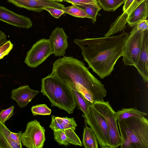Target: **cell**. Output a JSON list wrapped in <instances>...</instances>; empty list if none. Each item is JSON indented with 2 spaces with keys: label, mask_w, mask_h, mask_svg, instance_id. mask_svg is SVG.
Returning a JSON list of instances; mask_svg holds the SVG:
<instances>
[{
  "label": "cell",
  "mask_w": 148,
  "mask_h": 148,
  "mask_svg": "<svg viewBox=\"0 0 148 148\" xmlns=\"http://www.w3.org/2000/svg\"><path fill=\"white\" fill-rule=\"evenodd\" d=\"M143 32L136 25L133 27L125 44L122 56L124 65L135 66L136 64L141 49Z\"/></svg>",
  "instance_id": "52a82bcc"
},
{
  "label": "cell",
  "mask_w": 148,
  "mask_h": 148,
  "mask_svg": "<svg viewBox=\"0 0 148 148\" xmlns=\"http://www.w3.org/2000/svg\"><path fill=\"white\" fill-rule=\"evenodd\" d=\"M137 28L141 31L148 29V20L145 19L141 21L136 25Z\"/></svg>",
  "instance_id": "836d02e7"
},
{
  "label": "cell",
  "mask_w": 148,
  "mask_h": 148,
  "mask_svg": "<svg viewBox=\"0 0 148 148\" xmlns=\"http://www.w3.org/2000/svg\"><path fill=\"white\" fill-rule=\"evenodd\" d=\"M62 10L64 12V13L69 14L74 17L90 19L84 10L75 5L73 4L67 7H64Z\"/></svg>",
  "instance_id": "cb8c5ba5"
},
{
  "label": "cell",
  "mask_w": 148,
  "mask_h": 148,
  "mask_svg": "<svg viewBox=\"0 0 148 148\" xmlns=\"http://www.w3.org/2000/svg\"><path fill=\"white\" fill-rule=\"evenodd\" d=\"M75 87L77 91L80 92L86 99L92 103L94 102L92 95L85 88L80 85L76 86Z\"/></svg>",
  "instance_id": "83f0119b"
},
{
  "label": "cell",
  "mask_w": 148,
  "mask_h": 148,
  "mask_svg": "<svg viewBox=\"0 0 148 148\" xmlns=\"http://www.w3.org/2000/svg\"><path fill=\"white\" fill-rule=\"evenodd\" d=\"M129 35L123 30L117 36L73 41L81 48L84 60L89 67L103 79L111 74L117 61L122 56Z\"/></svg>",
  "instance_id": "6da1fadb"
},
{
  "label": "cell",
  "mask_w": 148,
  "mask_h": 148,
  "mask_svg": "<svg viewBox=\"0 0 148 148\" xmlns=\"http://www.w3.org/2000/svg\"><path fill=\"white\" fill-rule=\"evenodd\" d=\"M18 7L25 8L35 12H41L43 8L49 6L62 10L64 5L59 2L52 0H8Z\"/></svg>",
  "instance_id": "8fae6325"
},
{
  "label": "cell",
  "mask_w": 148,
  "mask_h": 148,
  "mask_svg": "<svg viewBox=\"0 0 148 148\" xmlns=\"http://www.w3.org/2000/svg\"><path fill=\"white\" fill-rule=\"evenodd\" d=\"M10 131L0 121V148H21L10 138Z\"/></svg>",
  "instance_id": "ac0fdd59"
},
{
  "label": "cell",
  "mask_w": 148,
  "mask_h": 148,
  "mask_svg": "<svg viewBox=\"0 0 148 148\" xmlns=\"http://www.w3.org/2000/svg\"><path fill=\"white\" fill-rule=\"evenodd\" d=\"M14 108V106H12L6 109H3L0 112V121L3 124L10 118L13 115Z\"/></svg>",
  "instance_id": "4316f807"
},
{
  "label": "cell",
  "mask_w": 148,
  "mask_h": 148,
  "mask_svg": "<svg viewBox=\"0 0 148 148\" xmlns=\"http://www.w3.org/2000/svg\"><path fill=\"white\" fill-rule=\"evenodd\" d=\"M148 15V0H145L129 15L127 23L133 27L141 21L146 19Z\"/></svg>",
  "instance_id": "2e32d148"
},
{
  "label": "cell",
  "mask_w": 148,
  "mask_h": 148,
  "mask_svg": "<svg viewBox=\"0 0 148 148\" xmlns=\"http://www.w3.org/2000/svg\"><path fill=\"white\" fill-rule=\"evenodd\" d=\"M8 41L5 34L0 30V47L6 42Z\"/></svg>",
  "instance_id": "e575fe53"
},
{
  "label": "cell",
  "mask_w": 148,
  "mask_h": 148,
  "mask_svg": "<svg viewBox=\"0 0 148 148\" xmlns=\"http://www.w3.org/2000/svg\"><path fill=\"white\" fill-rule=\"evenodd\" d=\"M13 44L10 40L0 47V59L8 55L13 47Z\"/></svg>",
  "instance_id": "f1b7e54d"
},
{
  "label": "cell",
  "mask_w": 148,
  "mask_h": 148,
  "mask_svg": "<svg viewBox=\"0 0 148 148\" xmlns=\"http://www.w3.org/2000/svg\"><path fill=\"white\" fill-rule=\"evenodd\" d=\"M134 0H125L124 3L123 10V12H125L129 8Z\"/></svg>",
  "instance_id": "d590c367"
},
{
  "label": "cell",
  "mask_w": 148,
  "mask_h": 148,
  "mask_svg": "<svg viewBox=\"0 0 148 148\" xmlns=\"http://www.w3.org/2000/svg\"><path fill=\"white\" fill-rule=\"evenodd\" d=\"M67 86L81 85L92 95L95 102L104 101V85L89 71L84 63L71 56H64L53 64L51 73Z\"/></svg>",
  "instance_id": "7a4b0ae2"
},
{
  "label": "cell",
  "mask_w": 148,
  "mask_h": 148,
  "mask_svg": "<svg viewBox=\"0 0 148 148\" xmlns=\"http://www.w3.org/2000/svg\"><path fill=\"white\" fill-rule=\"evenodd\" d=\"M54 138L59 145L67 146L72 144L82 146L79 138L74 131L71 129L53 131Z\"/></svg>",
  "instance_id": "9a60e30c"
},
{
  "label": "cell",
  "mask_w": 148,
  "mask_h": 148,
  "mask_svg": "<svg viewBox=\"0 0 148 148\" xmlns=\"http://www.w3.org/2000/svg\"><path fill=\"white\" fill-rule=\"evenodd\" d=\"M82 144L86 148H98V143L96 137L90 127L84 128Z\"/></svg>",
  "instance_id": "ffe728a7"
},
{
  "label": "cell",
  "mask_w": 148,
  "mask_h": 148,
  "mask_svg": "<svg viewBox=\"0 0 148 148\" xmlns=\"http://www.w3.org/2000/svg\"><path fill=\"white\" fill-rule=\"evenodd\" d=\"M121 148H148V120L145 117L117 120Z\"/></svg>",
  "instance_id": "3957f363"
},
{
  "label": "cell",
  "mask_w": 148,
  "mask_h": 148,
  "mask_svg": "<svg viewBox=\"0 0 148 148\" xmlns=\"http://www.w3.org/2000/svg\"><path fill=\"white\" fill-rule=\"evenodd\" d=\"M68 87L72 90L76 101L78 109L82 111L85 117L87 115L89 105L92 103L77 91L75 86H71Z\"/></svg>",
  "instance_id": "7402d4cb"
},
{
  "label": "cell",
  "mask_w": 148,
  "mask_h": 148,
  "mask_svg": "<svg viewBox=\"0 0 148 148\" xmlns=\"http://www.w3.org/2000/svg\"><path fill=\"white\" fill-rule=\"evenodd\" d=\"M145 0H134L128 10L125 12L129 15L140 4Z\"/></svg>",
  "instance_id": "d6a6232c"
},
{
  "label": "cell",
  "mask_w": 148,
  "mask_h": 148,
  "mask_svg": "<svg viewBox=\"0 0 148 148\" xmlns=\"http://www.w3.org/2000/svg\"><path fill=\"white\" fill-rule=\"evenodd\" d=\"M21 131H19L17 133L11 132L10 136L11 139L18 145L22 146L21 141V135L22 134Z\"/></svg>",
  "instance_id": "1f68e13d"
},
{
  "label": "cell",
  "mask_w": 148,
  "mask_h": 148,
  "mask_svg": "<svg viewBox=\"0 0 148 148\" xmlns=\"http://www.w3.org/2000/svg\"><path fill=\"white\" fill-rule=\"evenodd\" d=\"M128 16V14L126 12H123L111 24L109 30L104 35V36H111L119 32L124 30L126 24L127 23Z\"/></svg>",
  "instance_id": "d6986e66"
},
{
  "label": "cell",
  "mask_w": 148,
  "mask_h": 148,
  "mask_svg": "<svg viewBox=\"0 0 148 148\" xmlns=\"http://www.w3.org/2000/svg\"><path fill=\"white\" fill-rule=\"evenodd\" d=\"M76 5L84 10L90 19L94 22H96L97 13L102 8L99 5H95L87 4Z\"/></svg>",
  "instance_id": "d4e9b609"
},
{
  "label": "cell",
  "mask_w": 148,
  "mask_h": 148,
  "mask_svg": "<svg viewBox=\"0 0 148 148\" xmlns=\"http://www.w3.org/2000/svg\"><path fill=\"white\" fill-rule=\"evenodd\" d=\"M97 111L102 116L107 125L111 148L120 146L121 138L116 118V112L107 101H96L92 103Z\"/></svg>",
  "instance_id": "5b68a950"
},
{
  "label": "cell",
  "mask_w": 148,
  "mask_h": 148,
  "mask_svg": "<svg viewBox=\"0 0 148 148\" xmlns=\"http://www.w3.org/2000/svg\"><path fill=\"white\" fill-rule=\"evenodd\" d=\"M0 20L20 28L28 29L32 26L30 18L19 15L0 6Z\"/></svg>",
  "instance_id": "7c38bea8"
},
{
  "label": "cell",
  "mask_w": 148,
  "mask_h": 148,
  "mask_svg": "<svg viewBox=\"0 0 148 148\" xmlns=\"http://www.w3.org/2000/svg\"><path fill=\"white\" fill-rule=\"evenodd\" d=\"M148 29L143 31L141 49L138 61L135 66L143 81L148 82Z\"/></svg>",
  "instance_id": "4fadbf2b"
},
{
  "label": "cell",
  "mask_w": 148,
  "mask_h": 148,
  "mask_svg": "<svg viewBox=\"0 0 148 148\" xmlns=\"http://www.w3.org/2000/svg\"><path fill=\"white\" fill-rule=\"evenodd\" d=\"M45 131L44 127L37 120L29 122L21 134L22 143L27 148H42L46 140Z\"/></svg>",
  "instance_id": "ba28073f"
},
{
  "label": "cell",
  "mask_w": 148,
  "mask_h": 148,
  "mask_svg": "<svg viewBox=\"0 0 148 148\" xmlns=\"http://www.w3.org/2000/svg\"><path fill=\"white\" fill-rule=\"evenodd\" d=\"M98 2L103 10L107 12L114 11L124 3L125 0H98Z\"/></svg>",
  "instance_id": "603a6c76"
},
{
  "label": "cell",
  "mask_w": 148,
  "mask_h": 148,
  "mask_svg": "<svg viewBox=\"0 0 148 148\" xmlns=\"http://www.w3.org/2000/svg\"><path fill=\"white\" fill-rule=\"evenodd\" d=\"M41 92L47 97L51 106L57 107L69 114L73 113L77 106L72 90L52 74L41 79Z\"/></svg>",
  "instance_id": "277c9868"
},
{
  "label": "cell",
  "mask_w": 148,
  "mask_h": 148,
  "mask_svg": "<svg viewBox=\"0 0 148 148\" xmlns=\"http://www.w3.org/2000/svg\"><path fill=\"white\" fill-rule=\"evenodd\" d=\"M39 92L38 91L31 88L28 85L22 86L12 90L11 98L22 108L26 107Z\"/></svg>",
  "instance_id": "5bb4252c"
},
{
  "label": "cell",
  "mask_w": 148,
  "mask_h": 148,
  "mask_svg": "<svg viewBox=\"0 0 148 148\" xmlns=\"http://www.w3.org/2000/svg\"><path fill=\"white\" fill-rule=\"evenodd\" d=\"M147 115V113L138 110L136 107L123 108L116 112V118L117 120L131 117H145Z\"/></svg>",
  "instance_id": "44dd1931"
},
{
  "label": "cell",
  "mask_w": 148,
  "mask_h": 148,
  "mask_svg": "<svg viewBox=\"0 0 148 148\" xmlns=\"http://www.w3.org/2000/svg\"><path fill=\"white\" fill-rule=\"evenodd\" d=\"M68 38L62 28H55L49 39L52 54L56 56H64L68 47Z\"/></svg>",
  "instance_id": "30bf717a"
},
{
  "label": "cell",
  "mask_w": 148,
  "mask_h": 148,
  "mask_svg": "<svg viewBox=\"0 0 148 148\" xmlns=\"http://www.w3.org/2000/svg\"><path fill=\"white\" fill-rule=\"evenodd\" d=\"M43 8L48 11L53 16L57 18L64 13L62 10L52 7L46 6Z\"/></svg>",
  "instance_id": "f546056e"
},
{
  "label": "cell",
  "mask_w": 148,
  "mask_h": 148,
  "mask_svg": "<svg viewBox=\"0 0 148 148\" xmlns=\"http://www.w3.org/2000/svg\"><path fill=\"white\" fill-rule=\"evenodd\" d=\"M87 124L94 133L101 148H111L107 124L102 116L94 107L92 103L89 105L85 117Z\"/></svg>",
  "instance_id": "8992f818"
},
{
  "label": "cell",
  "mask_w": 148,
  "mask_h": 148,
  "mask_svg": "<svg viewBox=\"0 0 148 148\" xmlns=\"http://www.w3.org/2000/svg\"></svg>",
  "instance_id": "f35d334b"
},
{
  "label": "cell",
  "mask_w": 148,
  "mask_h": 148,
  "mask_svg": "<svg viewBox=\"0 0 148 148\" xmlns=\"http://www.w3.org/2000/svg\"><path fill=\"white\" fill-rule=\"evenodd\" d=\"M63 1L75 5L90 4L95 5H99L97 0H63Z\"/></svg>",
  "instance_id": "4dcf8cb0"
},
{
  "label": "cell",
  "mask_w": 148,
  "mask_h": 148,
  "mask_svg": "<svg viewBox=\"0 0 148 148\" xmlns=\"http://www.w3.org/2000/svg\"><path fill=\"white\" fill-rule=\"evenodd\" d=\"M51 120L49 127L53 131L64 130L71 129L74 131L77 125L74 118L56 117L54 115L51 116Z\"/></svg>",
  "instance_id": "e0dca14e"
},
{
  "label": "cell",
  "mask_w": 148,
  "mask_h": 148,
  "mask_svg": "<svg viewBox=\"0 0 148 148\" xmlns=\"http://www.w3.org/2000/svg\"><path fill=\"white\" fill-rule=\"evenodd\" d=\"M52 0L57 1L58 2H62L63 1V0Z\"/></svg>",
  "instance_id": "8d00e7d4"
},
{
  "label": "cell",
  "mask_w": 148,
  "mask_h": 148,
  "mask_svg": "<svg viewBox=\"0 0 148 148\" xmlns=\"http://www.w3.org/2000/svg\"><path fill=\"white\" fill-rule=\"evenodd\" d=\"M31 111L34 116L50 115L51 110L45 104H40L32 106Z\"/></svg>",
  "instance_id": "484cf974"
},
{
  "label": "cell",
  "mask_w": 148,
  "mask_h": 148,
  "mask_svg": "<svg viewBox=\"0 0 148 148\" xmlns=\"http://www.w3.org/2000/svg\"><path fill=\"white\" fill-rule=\"evenodd\" d=\"M52 53L49 39L38 40L27 52L24 62L31 68H36L43 63Z\"/></svg>",
  "instance_id": "9c48e42d"
},
{
  "label": "cell",
  "mask_w": 148,
  "mask_h": 148,
  "mask_svg": "<svg viewBox=\"0 0 148 148\" xmlns=\"http://www.w3.org/2000/svg\"></svg>",
  "instance_id": "74e56055"
}]
</instances>
